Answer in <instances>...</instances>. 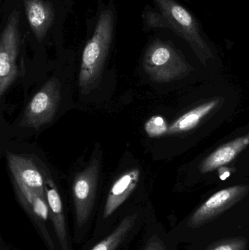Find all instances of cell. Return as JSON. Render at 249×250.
<instances>
[{
    "label": "cell",
    "instance_id": "6da1fadb",
    "mask_svg": "<svg viewBox=\"0 0 249 250\" xmlns=\"http://www.w3.org/2000/svg\"><path fill=\"white\" fill-rule=\"evenodd\" d=\"M249 229V186L235 185L209 195L170 230L187 250Z\"/></svg>",
    "mask_w": 249,
    "mask_h": 250
},
{
    "label": "cell",
    "instance_id": "7a4b0ae2",
    "mask_svg": "<svg viewBox=\"0 0 249 250\" xmlns=\"http://www.w3.org/2000/svg\"><path fill=\"white\" fill-rule=\"evenodd\" d=\"M115 25V15L111 9L101 11L93 35L82 54L79 86L85 95L95 87L100 79L114 40Z\"/></svg>",
    "mask_w": 249,
    "mask_h": 250
},
{
    "label": "cell",
    "instance_id": "3957f363",
    "mask_svg": "<svg viewBox=\"0 0 249 250\" xmlns=\"http://www.w3.org/2000/svg\"><path fill=\"white\" fill-rule=\"evenodd\" d=\"M99 167V160L95 157L83 171L76 175L73 181L72 238L77 245L84 242L95 223Z\"/></svg>",
    "mask_w": 249,
    "mask_h": 250
},
{
    "label": "cell",
    "instance_id": "277c9868",
    "mask_svg": "<svg viewBox=\"0 0 249 250\" xmlns=\"http://www.w3.org/2000/svg\"><path fill=\"white\" fill-rule=\"evenodd\" d=\"M152 214L149 209L133 207L108 233L96 239H89L81 250H130Z\"/></svg>",
    "mask_w": 249,
    "mask_h": 250
},
{
    "label": "cell",
    "instance_id": "5b68a950",
    "mask_svg": "<svg viewBox=\"0 0 249 250\" xmlns=\"http://www.w3.org/2000/svg\"><path fill=\"white\" fill-rule=\"evenodd\" d=\"M20 13L14 10L7 19L0 39V95L11 86L18 76L17 60L20 51Z\"/></svg>",
    "mask_w": 249,
    "mask_h": 250
},
{
    "label": "cell",
    "instance_id": "8992f818",
    "mask_svg": "<svg viewBox=\"0 0 249 250\" xmlns=\"http://www.w3.org/2000/svg\"><path fill=\"white\" fill-rule=\"evenodd\" d=\"M61 98V83L52 78L41 87L28 104L19 125L39 129L53 121Z\"/></svg>",
    "mask_w": 249,
    "mask_h": 250
},
{
    "label": "cell",
    "instance_id": "52a82bcc",
    "mask_svg": "<svg viewBox=\"0 0 249 250\" xmlns=\"http://www.w3.org/2000/svg\"><path fill=\"white\" fill-rule=\"evenodd\" d=\"M153 1L165 19L166 28L172 29L202 54L210 53L200 35L197 21L190 12L174 0H153Z\"/></svg>",
    "mask_w": 249,
    "mask_h": 250
},
{
    "label": "cell",
    "instance_id": "ba28073f",
    "mask_svg": "<svg viewBox=\"0 0 249 250\" xmlns=\"http://www.w3.org/2000/svg\"><path fill=\"white\" fill-rule=\"evenodd\" d=\"M181 63L178 54L172 46L160 41L152 42L143 57L145 71L153 80L168 79Z\"/></svg>",
    "mask_w": 249,
    "mask_h": 250
},
{
    "label": "cell",
    "instance_id": "9c48e42d",
    "mask_svg": "<svg viewBox=\"0 0 249 250\" xmlns=\"http://www.w3.org/2000/svg\"><path fill=\"white\" fill-rule=\"evenodd\" d=\"M45 190L54 236L58 248L59 250H73V238L67 225L64 204L58 188L51 177H45Z\"/></svg>",
    "mask_w": 249,
    "mask_h": 250
},
{
    "label": "cell",
    "instance_id": "30bf717a",
    "mask_svg": "<svg viewBox=\"0 0 249 250\" xmlns=\"http://www.w3.org/2000/svg\"><path fill=\"white\" fill-rule=\"evenodd\" d=\"M7 163L13 174V180L20 182L34 192L46 197L45 177L32 159L8 152Z\"/></svg>",
    "mask_w": 249,
    "mask_h": 250
},
{
    "label": "cell",
    "instance_id": "8fae6325",
    "mask_svg": "<svg viewBox=\"0 0 249 250\" xmlns=\"http://www.w3.org/2000/svg\"><path fill=\"white\" fill-rule=\"evenodd\" d=\"M26 19L38 41L45 39L54 24L56 10L48 0H23Z\"/></svg>",
    "mask_w": 249,
    "mask_h": 250
},
{
    "label": "cell",
    "instance_id": "7c38bea8",
    "mask_svg": "<svg viewBox=\"0 0 249 250\" xmlns=\"http://www.w3.org/2000/svg\"><path fill=\"white\" fill-rule=\"evenodd\" d=\"M139 239L135 250H179V244L153 213L146 222Z\"/></svg>",
    "mask_w": 249,
    "mask_h": 250
},
{
    "label": "cell",
    "instance_id": "4fadbf2b",
    "mask_svg": "<svg viewBox=\"0 0 249 250\" xmlns=\"http://www.w3.org/2000/svg\"><path fill=\"white\" fill-rule=\"evenodd\" d=\"M249 144V135L224 145L212 153L201 166L203 172H209L232 161Z\"/></svg>",
    "mask_w": 249,
    "mask_h": 250
},
{
    "label": "cell",
    "instance_id": "5bb4252c",
    "mask_svg": "<svg viewBox=\"0 0 249 250\" xmlns=\"http://www.w3.org/2000/svg\"><path fill=\"white\" fill-rule=\"evenodd\" d=\"M216 105H217V101H211L186 113L176 121L174 122L172 125H171L168 129V132L177 133V132H186L193 129L199 124L203 117H206L212 109L216 107Z\"/></svg>",
    "mask_w": 249,
    "mask_h": 250
},
{
    "label": "cell",
    "instance_id": "9a60e30c",
    "mask_svg": "<svg viewBox=\"0 0 249 250\" xmlns=\"http://www.w3.org/2000/svg\"><path fill=\"white\" fill-rule=\"evenodd\" d=\"M200 250H249V229L216 239Z\"/></svg>",
    "mask_w": 249,
    "mask_h": 250
},
{
    "label": "cell",
    "instance_id": "2e32d148",
    "mask_svg": "<svg viewBox=\"0 0 249 250\" xmlns=\"http://www.w3.org/2000/svg\"><path fill=\"white\" fill-rule=\"evenodd\" d=\"M168 129L169 127L165 120L158 116L152 117L145 125L146 133L152 138L163 135L164 134L168 132Z\"/></svg>",
    "mask_w": 249,
    "mask_h": 250
},
{
    "label": "cell",
    "instance_id": "e0dca14e",
    "mask_svg": "<svg viewBox=\"0 0 249 250\" xmlns=\"http://www.w3.org/2000/svg\"><path fill=\"white\" fill-rule=\"evenodd\" d=\"M0 250H19L16 249L14 247L10 246V245L4 242V239L1 237L0 239Z\"/></svg>",
    "mask_w": 249,
    "mask_h": 250
},
{
    "label": "cell",
    "instance_id": "ac0fdd59",
    "mask_svg": "<svg viewBox=\"0 0 249 250\" xmlns=\"http://www.w3.org/2000/svg\"><path fill=\"white\" fill-rule=\"evenodd\" d=\"M230 175V172H225V173H224L223 174L221 175L220 179H222V180H225V179H227L228 177H229Z\"/></svg>",
    "mask_w": 249,
    "mask_h": 250
}]
</instances>
